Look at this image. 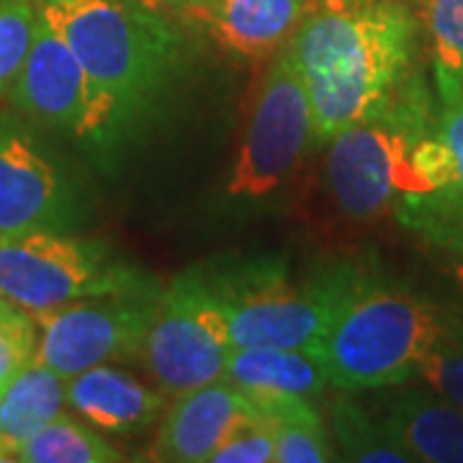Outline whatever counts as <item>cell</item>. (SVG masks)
I'll list each match as a JSON object with an SVG mask.
<instances>
[{"instance_id":"cell-1","label":"cell","mask_w":463,"mask_h":463,"mask_svg":"<svg viewBox=\"0 0 463 463\" xmlns=\"http://www.w3.org/2000/svg\"><path fill=\"white\" fill-rule=\"evenodd\" d=\"M417 21L399 0H309L288 50L312 106V139L389 114L414 62Z\"/></svg>"},{"instance_id":"cell-3","label":"cell","mask_w":463,"mask_h":463,"mask_svg":"<svg viewBox=\"0 0 463 463\" xmlns=\"http://www.w3.org/2000/svg\"><path fill=\"white\" fill-rule=\"evenodd\" d=\"M230 325L234 347H304L312 350L371 276L353 260L291 276L283 260L248 258L222 268H199Z\"/></svg>"},{"instance_id":"cell-12","label":"cell","mask_w":463,"mask_h":463,"mask_svg":"<svg viewBox=\"0 0 463 463\" xmlns=\"http://www.w3.org/2000/svg\"><path fill=\"white\" fill-rule=\"evenodd\" d=\"M248 407L250 397L224 379L185 392L173 399L160 417L152 458L165 463H209L234 420Z\"/></svg>"},{"instance_id":"cell-28","label":"cell","mask_w":463,"mask_h":463,"mask_svg":"<svg viewBox=\"0 0 463 463\" xmlns=\"http://www.w3.org/2000/svg\"><path fill=\"white\" fill-rule=\"evenodd\" d=\"M137 3H142L145 8L157 11V14H185L188 16L191 11H196L209 0H137Z\"/></svg>"},{"instance_id":"cell-10","label":"cell","mask_w":463,"mask_h":463,"mask_svg":"<svg viewBox=\"0 0 463 463\" xmlns=\"http://www.w3.org/2000/svg\"><path fill=\"white\" fill-rule=\"evenodd\" d=\"M88 216L80 185L24 116L0 111V234L78 232Z\"/></svg>"},{"instance_id":"cell-20","label":"cell","mask_w":463,"mask_h":463,"mask_svg":"<svg viewBox=\"0 0 463 463\" xmlns=\"http://www.w3.org/2000/svg\"><path fill=\"white\" fill-rule=\"evenodd\" d=\"M276 420V463L337 461V453L312 399L288 397L255 402Z\"/></svg>"},{"instance_id":"cell-23","label":"cell","mask_w":463,"mask_h":463,"mask_svg":"<svg viewBox=\"0 0 463 463\" xmlns=\"http://www.w3.org/2000/svg\"><path fill=\"white\" fill-rule=\"evenodd\" d=\"M438 96L463 90V0H422Z\"/></svg>"},{"instance_id":"cell-22","label":"cell","mask_w":463,"mask_h":463,"mask_svg":"<svg viewBox=\"0 0 463 463\" xmlns=\"http://www.w3.org/2000/svg\"><path fill=\"white\" fill-rule=\"evenodd\" d=\"M397 216L407 230L420 234L432 248L463 260V194L430 191L399 199Z\"/></svg>"},{"instance_id":"cell-9","label":"cell","mask_w":463,"mask_h":463,"mask_svg":"<svg viewBox=\"0 0 463 463\" xmlns=\"http://www.w3.org/2000/svg\"><path fill=\"white\" fill-rule=\"evenodd\" d=\"M163 286L80 298L36 317V361L60 376L139 358Z\"/></svg>"},{"instance_id":"cell-14","label":"cell","mask_w":463,"mask_h":463,"mask_svg":"<svg viewBox=\"0 0 463 463\" xmlns=\"http://www.w3.org/2000/svg\"><path fill=\"white\" fill-rule=\"evenodd\" d=\"M381 428L412 461L463 463V412L425 381L399 383Z\"/></svg>"},{"instance_id":"cell-15","label":"cell","mask_w":463,"mask_h":463,"mask_svg":"<svg viewBox=\"0 0 463 463\" xmlns=\"http://www.w3.org/2000/svg\"><path fill=\"white\" fill-rule=\"evenodd\" d=\"M309 0H209L191 11L224 50L270 60L298 29Z\"/></svg>"},{"instance_id":"cell-7","label":"cell","mask_w":463,"mask_h":463,"mask_svg":"<svg viewBox=\"0 0 463 463\" xmlns=\"http://www.w3.org/2000/svg\"><path fill=\"white\" fill-rule=\"evenodd\" d=\"M312 139V106L288 44L270 57L250 103L227 194L260 201L294 178Z\"/></svg>"},{"instance_id":"cell-21","label":"cell","mask_w":463,"mask_h":463,"mask_svg":"<svg viewBox=\"0 0 463 463\" xmlns=\"http://www.w3.org/2000/svg\"><path fill=\"white\" fill-rule=\"evenodd\" d=\"M330 428L337 461L361 463H410L412 458L397 448L383 432L381 422L368 417L364 407L347 394L332 399Z\"/></svg>"},{"instance_id":"cell-19","label":"cell","mask_w":463,"mask_h":463,"mask_svg":"<svg viewBox=\"0 0 463 463\" xmlns=\"http://www.w3.org/2000/svg\"><path fill=\"white\" fill-rule=\"evenodd\" d=\"M21 463H118L124 453L85 420L57 414L16 450Z\"/></svg>"},{"instance_id":"cell-17","label":"cell","mask_w":463,"mask_h":463,"mask_svg":"<svg viewBox=\"0 0 463 463\" xmlns=\"http://www.w3.org/2000/svg\"><path fill=\"white\" fill-rule=\"evenodd\" d=\"M65 407V376L39 361L26 365L0 394V461H16L18 448Z\"/></svg>"},{"instance_id":"cell-16","label":"cell","mask_w":463,"mask_h":463,"mask_svg":"<svg viewBox=\"0 0 463 463\" xmlns=\"http://www.w3.org/2000/svg\"><path fill=\"white\" fill-rule=\"evenodd\" d=\"M222 379L252 402L317 399L330 386L325 365L304 347H234Z\"/></svg>"},{"instance_id":"cell-27","label":"cell","mask_w":463,"mask_h":463,"mask_svg":"<svg viewBox=\"0 0 463 463\" xmlns=\"http://www.w3.org/2000/svg\"><path fill=\"white\" fill-rule=\"evenodd\" d=\"M36 317L0 297V394L29 364L36 361Z\"/></svg>"},{"instance_id":"cell-11","label":"cell","mask_w":463,"mask_h":463,"mask_svg":"<svg viewBox=\"0 0 463 463\" xmlns=\"http://www.w3.org/2000/svg\"><path fill=\"white\" fill-rule=\"evenodd\" d=\"M11 103L29 124L88 145L93 129V90L65 39L42 18L29 57L11 88Z\"/></svg>"},{"instance_id":"cell-13","label":"cell","mask_w":463,"mask_h":463,"mask_svg":"<svg viewBox=\"0 0 463 463\" xmlns=\"http://www.w3.org/2000/svg\"><path fill=\"white\" fill-rule=\"evenodd\" d=\"M67 407L109 435H137L160 422L167 397L116 364H100L67 379Z\"/></svg>"},{"instance_id":"cell-6","label":"cell","mask_w":463,"mask_h":463,"mask_svg":"<svg viewBox=\"0 0 463 463\" xmlns=\"http://www.w3.org/2000/svg\"><path fill=\"white\" fill-rule=\"evenodd\" d=\"M232 350L227 317L199 268H194L163 288L139 361L152 386L175 399L222 379Z\"/></svg>"},{"instance_id":"cell-18","label":"cell","mask_w":463,"mask_h":463,"mask_svg":"<svg viewBox=\"0 0 463 463\" xmlns=\"http://www.w3.org/2000/svg\"><path fill=\"white\" fill-rule=\"evenodd\" d=\"M412 167L417 178L414 194H463V90L440 99L432 132L422 134L414 145Z\"/></svg>"},{"instance_id":"cell-25","label":"cell","mask_w":463,"mask_h":463,"mask_svg":"<svg viewBox=\"0 0 463 463\" xmlns=\"http://www.w3.org/2000/svg\"><path fill=\"white\" fill-rule=\"evenodd\" d=\"M39 21V0H0V99L11 96Z\"/></svg>"},{"instance_id":"cell-24","label":"cell","mask_w":463,"mask_h":463,"mask_svg":"<svg viewBox=\"0 0 463 463\" xmlns=\"http://www.w3.org/2000/svg\"><path fill=\"white\" fill-rule=\"evenodd\" d=\"M417 379L430 383L463 412V317L446 315L443 327L417 368Z\"/></svg>"},{"instance_id":"cell-26","label":"cell","mask_w":463,"mask_h":463,"mask_svg":"<svg viewBox=\"0 0 463 463\" xmlns=\"http://www.w3.org/2000/svg\"><path fill=\"white\" fill-rule=\"evenodd\" d=\"M276 461V420L252 399L234 420L227 438L219 443L209 463H270Z\"/></svg>"},{"instance_id":"cell-2","label":"cell","mask_w":463,"mask_h":463,"mask_svg":"<svg viewBox=\"0 0 463 463\" xmlns=\"http://www.w3.org/2000/svg\"><path fill=\"white\" fill-rule=\"evenodd\" d=\"M93 90L88 147L116 149L160 103L183 60V36L137 0H39Z\"/></svg>"},{"instance_id":"cell-5","label":"cell","mask_w":463,"mask_h":463,"mask_svg":"<svg viewBox=\"0 0 463 463\" xmlns=\"http://www.w3.org/2000/svg\"><path fill=\"white\" fill-rule=\"evenodd\" d=\"M152 286L160 283L116 258L103 240L52 230L0 234V297L32 315Z\"/></svg>"},{"instance_id":"cell-4","label":"cell","mask_w":463,"mask_h":463,"mask_svg":"<svg viewBox=\"0 0 463 463\" xmlns=\"http://www.w3.org/2000/svg\"><path fill=\"white\" fill-rule=\"evenodd\" d=\"M446 312L376 273L347 298L312 347L330 386L340 392L392 389L417 379Z\"/></svg>"},{"instance_id":"cell-29","label":"cell","mask_w":463,"mask_h":463,"mask_svg":"<svg viewBox=\"0 0 463 463\" xmlns=\"http://www.w3.org/2000/svg\"><path fill=\"white\" fill-rule=\"evenodd\" d=\"M453 279H456V283H458V288L463 291V260L456 268H453Z\"/></svg>"},{"instance_id":"cell-8","label":"cell","mask_w":463,"mask_h":463,"mask_svg":"<svg viewBox=\"0 0 463 463\" xmlns=\"http://www.w3.org/2000/svg\"><path fill=\"white\" fill-rule=\"evenodd\" d=\"M422 134L412 116L397 109L335 134L325 175L340 212L364 222L386 214L399 199L414 194L412 149Z\"/></svg>"}]
</instances>
